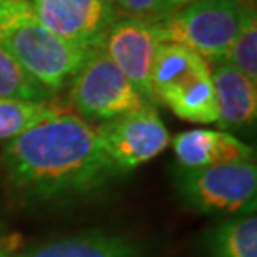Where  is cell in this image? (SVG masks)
<instances>
[{
    "mask_svg": "<svg viewBox=\"0 0 257 257\" xmlns=\"http://www.w3.org/2000/svg\"><path fill=\"white\" fill-rule=\"evenodd\" d=\"M2 167L9 186L30 202L87 197L120 176L94 125L64 109L5 142Z\"/></svg>",
    "mask_w": 257,
    "mask_h": 257,
    "instance_id": "1",
    "label": "cell"
},
{
    "mask_svg": "<svg viewBox=\"0 0 257 257\" xmlns=\"http://www.w3.org/2000/svg\"><path fill=\"white\" fill-rule=\"evenodd\" d=\"M0 44L55 95L92 52L50 32L27 0H0Z\"/></svg>",
    "mask_w": 257,
    "mask_h": 257,
    "instance_id": "2",
    "label": "cell"
},
{
    "mask_svg": "<svg viewBox=\"0 0 257 257\" xmlns=\"http://www.w3.org/2000/svg\"><path fill=\"white\" fill-rule=\"evenodd\" d=\"M156 102L192 124H215L217 100L207 60L186 45L161 42L152 67Z\"/></svg>",
    "mask_w": 257,
    "mask_h": 257,
    "instance_id": "3",
    "label": "cell"
},
{
    "mask_svg": "<svg viewBox=\"0 0 257 257\" xmlns=\"http://www.w3.org/2000/svg\"><path fill=\"white\" fill-rule=\"evenodd\" d=\"M176 192L187 209L215 217L255 212L257 167L254 161L176 171Z\"/></svg>",
    "mask_w": 257,
    "mask_h": 257,
    "instance_id": "4",
    "label": "cell"
},
{
    "mask_svg": "<svg viewBox=\"0 0 257 257\" xmlns=\"http://www.w3.org/2000/svg\"><path fill=\"white\" fill-rule=\"evenodd\" d=\"M240 17L237 0H194L152 27L161 42L186 45L212 65L227 59Z\"/></svg>",
    "mask_w": 257,
    "mask_h": 257,
    "instance_id": "5",
    "label": "cell"
},
{
    "mask_svg": "<svg viewBox=\"0 0 257 257\" xmlns=\"http://www.w3.org/2000/svg\"><path fill=\"white\" fill-rule=\"evenodd\" d=\"M69 100L75 114L90 125L152 105L99 49L92 50L69 82Z\"/></svg>",
    "mask_w": 257,
    "mask_h": 257,
    "instance_id": "6",
    "label": "cell"
},
{
    "mask_svg": "<svg viewBox=\"0 0 257 257\" xmlns=\"http://www.w3.org/2000/svg\"><path fill=\"white\" fill-rule=\"evenodd\" d=\"M99 146L119 174L156 159L171 144V134L154 105L94 125Z\"/></svg>",
    "mask_w": 257,
    "mask_h": 257,
    "instance_id": "7",
    "label": "cell"
},
{
    "mask_svg": "<svg viewBox=\"0 0 257 257\" xmlns=\"http://www.w3.org/2000/svg\"><path fill=\"white\" fill-rule=\"evenodd\" d=\"M159 44L152 24L119 15L97 47L152 105H157L152 92V67Z\"/></svg>",
    "mask_w": 257,
    "mask_h": 257,
    "instance_id": "8",
    "label": "cell"
},
{
    "mask_svg": "<svg viewBox=\"0 0 257 257\" xmlns=\"http://www.w3.org/2000/svg\"><path fill=\"white\" fill-rule=\"evenodd\" d=\"M37 19L69 44L94 50L119 17L112 0H27Z\"/></svg>",
    "mask_w": 257,
    "mask_h": 257,
    "instance_id": "9",
    "label": "cell"
},
{
    "mask_svg": "<svg viewBox=\"0 0 257 257\" xmlns=\"http://www.w3.org/2000/svg\"><path fill=\"white\" fill-rule=\"evenodd\" d=\"M17 257H151V252L127 234L94 229L35 244Z\"/></svg>",
    "mask_w": 257,
    "mask_h": 257,
    "instance_id": "10",
    "label": "cell"
},
{
    "mask_svg": "<svg viewBox=\"0 0 257 257\" xmlns=\"http://www.w3.org/2000/svg\"><path fill=\"white\" fill-rule=\"evenodd\" d=\"M177 167L202 169L219 164L254 161L252 147L234 134L210 128H192L171 139Z\"/></svg>",
    "mask_w": 257,
    "mask_h": 257,
    "instance_id": "11",
    "label": "cell"
},
{
    "mask_svg": "<svg viewBox=\"0 0 257 257\" xmlns=\"http://www.w3.org/2000/svg\"><path fill=\"white\" fill-rule=\"evenodd\" d=\"M212 84L217 100V124L220 131L237 132L250 128L257 117V84L229 62L210 67Z\"/></svg>",
    "mask_w": 257,
    "mask_h": 257,
    "instance_id": "12",
    "label": "cell"
},
{
    "mask_svg": "<svg viewBox=\"0 0 257 257\" xmlns=\"http://www.w3.org/2000/svg\"><path fill=\"white\" fill-rule=\"evenodd\" d=\"M209 257H257V217L234 215L212 225L205 234Z\"/></svg>",
    "mask_w": 257,
    "mask_h": 257,
    "instance_id": "13",
    "label": "cell"
},
{
    "mask_svg": "<svg viewBox=\"0 0 257 257\" xmlns=\"http://www.w3.org/2000/svg\"><path fill=\"white\" fill-rule=\"evenodd\" d=\"M62 110V107L49 102L0 99V141H12L20 134L40 124Z\"/></svg>",
    "mask_w": 257,
    "mask_h": 257,
    "instance_id": "14",
    "label": "cell"
},
{
    "mask_svg": "<svg viewBox=\"0 0 257 257\" xmlns=\"http://www.w3.org/2000/svg\"><path fill=\"white\" fill-rule=\"evenodd\" d=\"M0 99L49 102L55 99V94L30 75L0 44Z\"/></svg>",
    "mask_w": 257,
    "mask_h": 257,
    "instance_id": "15",
    "label": "cell"
},
{
    "mask_svg": "<svg viewBox=\"0 0 257 257\" xmlns=\"http://www.w3.org/2000/svg\"><path fill=\"white\" fill-rule=\"evenodd\" d=\"M225 62L257 84V10L242 7L239 30Z\"/></svg>",
    "mask_w": 257,
    "mask_h": 257,
    "instance_id": "16",
    "label": "cell"
},
{
    "mask_svg": "<svg viewBox=\"0 0 257 257\" xmlns=\"http://www.w3.org/2000/svg\"><path fill=\"white\" fill-rule=\"evenodd\" d=\"M120 15L157 24L172 14L167 0H112Z\"/></svg>",
    "mask_w": 257,
    "mask_h": 257,
    "instance_id": "17",
    "label": "cell"
},
{
    "mask_svg": "<svg viewBox=\"0 0 257 257\" xmlns=\"http://www.w3.org/2000/svg\"><path fill=\"white\" fill-rule=\"evenodd\" d=\"M191 2H194V0H167V4H169V7H171L172 12H176V10L182 9L184 5H187V4H191Z\"/></svg>",
    "mask_w": 257,
    "mask_h": 257,
    "instance_id": "18",
    "label": "cell"
},
{
    "mask_svg": "<svg viewBox=\"0 0 257 257\" xmlns=\"http://www.w3.org/2000/svg\"><path fill=\"white\" fill-rule=\"evenodd\" d=\"M240 7H244V9H252L255 10L257 7V0H237Z\"/></svg>",
    "mask_w": 257,
    "mask_h": 257,
    "instance_id": "19",
    "label": "cell"
},
{
    "mask_svg": "<svg viewBox=\"0 0 257 257\" xmlns=\"http://www.w3.org/2000/svg\"><path fill=\"white\" fill-rule=\"evenodd\" d=\"M0 257H10V254L7 252V250H4V249H0Z\"/></svg>",
    "mask_w": 257,
    "mask_h": 257,
    "instance_id": "20",
    "label": "cell"
}]
</instances>
